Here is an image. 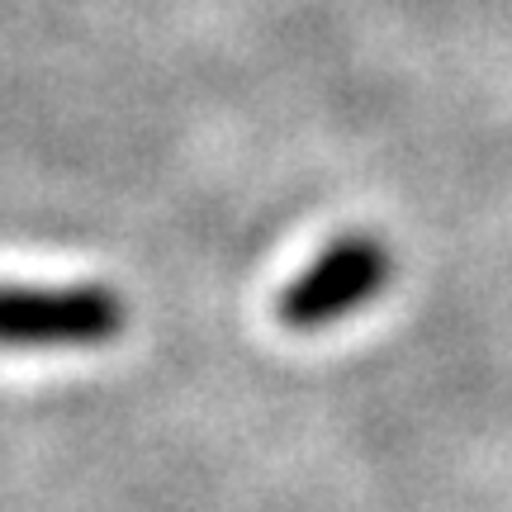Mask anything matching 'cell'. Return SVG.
Returning a JSON list of instances; mask_svg holds the SVG:
<instances>
[{"label":"cell","instance_id":"1","mask_svg":"<svg viewBox=\"0 0 512 512\" xmlns=\"http://www.w3.org/2000/svg\"><path fill=\"white\" fill-rule=\"evenodd\" d=\"M128 328L110 285H0V351H95Z\"/></svg>","mask_w":512,"mask_h":512},{"label":"cell","instance_id":"2","mask_svg":"<svg viewBox=\"0 0 512 512\" xmlns=\"http://www.w3.org/2000/svg\"><path fill=\"white\" fill-rule=\"evenodd\" d=\"M389 280H394L389 242H380L375 233H342L280 290L275 318L290 332L332 328L389 290Z\"/></svg>","mask_w":512,"mask_h":512}]
</instances>
